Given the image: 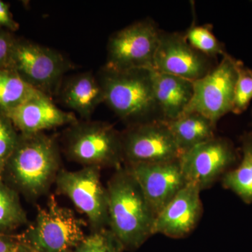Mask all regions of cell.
Returning <instances> with one entry per match:
<instances>
[{"instance_id":"cell-1","label":"cell","mask_w":252,"mask_h":252,"mask_svg":"<svg viewBox=\"0 0 252 252\" xmlns=\"http://www.w3.org/2000/svg\"><path fill=\"white\" fill-rule=\"evenodd\" d=\"M61 169L59 144L45 132L21 135L8 160L3 180L28 200L46 195Z\"/></svg>"},{"instance_id":"cell-2","label":"cell","mask_w":252,"mask_h":252,"mask_svg":"<svg viewBox=\"0 0 252 252\" xmlns=\"http://www.w3.org/2000/svg\"><path fill=\"white\" fill-rule=\"evenodd\" d=\"M106 188L109 229L124 250H137L154 235L155 214L127 167L116 170Z\"/></svg>"},{"instance_id":"cell-3","label":"cell","mask_w":252,"mask_h":252,"mask_svg":"<svg viewBox=\"0 0 252 252\" xmlns=\"http://www.w3.org/2000/svg\"><path fill=\"white\" fill-rule=\"evenodd\" d=\"M97 77L104 103L128 126L164 122L154 94L152 69L117 70L104 66Z\"/></svg>"},{"instance_id":"cell-4","label":"cell","mask_w":252,"mask_h":252,"mask_svg":"<svg viewBox=\"0 0 252 252\" xmlns=\"http://www.w3.org/2000/svg\"><path fill=\"white\" fill-rule=\"evenodd\" d=\"M63 147L67 158L83 167L116 170L124 162L122 132L108 123L78 120L64 132Z\"/></svg>"},{"instance_id":"cell-5","label":"cell","mask_w":252,"mask_h":252,"mask_svg":"<svg viewBox=\"0 0 252 252\" xmlns=\"http://www.w3.org/2000/svg\"><path fill=\"white\" fill-rule=\"evenodd\" d=\"M84 229L82 220L74 212L51 196L21 235L32 252H69L85 238Z\"/></svg>"},{"instance_id":"cell-6","label":"cell","mask_w":252,"mask_h":252,"mask_svg":"<svg viewBox=\"0 0 252 252\" xmlns=\"http://www.w3.org/2000/svg\"><path fill=\"white\" fill-rule=\"evenodd\" d=\"M73 66L59 51L18 38L9 69L36 90L51 97L59 94L63 77Z\"/></svg>"},{"instance_id":"cell-7","label":"cell","mask_w":252,"mask_h":252,"mask_svg":"<svg viewBox=\"0 0 252 252\" xmlns=\"http://www.w3.org/2000/svg\"><path fill=\"white\" fill-rule=\"evenodd\" d=\"M240 63L225 54L206 76L194 81L193 97L185 113H198L217 126L222 117L233 112Z\"/></svg>"},{"instance_id":"cell-8","label":"cell","mask_w":252,"mask_h":252,"mask_svg":"<svg viewBox=\"0 0 252 252\" xmlns=\"http://www.w3.org/2000/svg\"><path fill=\"white\" fill-rule=\"evenodd\" d=\"M100 170L97 167H83L76 171L62 169L55 182L57 191L86 215L93 231L109 227L108 197Z\"/></svg>"},{"instance_id":"cell-9","label":"cell","mask_w":252,"mask_h":252,"mask_svg":"<svg viewBox=\"0 0 252 252\" xmlns=\"http://www.w3.org/2000/svg\"><path fill=\"white\" fill-rule=\"evenodd\" d=\"M161 31L152 20L132 23L109 37L104 66L117 70L154 69Z\"/></svg>"},{"instance_id":"cell-10","label":"cell","mask_w":252,"mask_h":252,"mask_svg":"<svg viewBox=\"0 0 252 252\" xmlns=\"http://www.w3.org/2000/svg\"><path fill=\"white\" fill-rule=\"evenodd\" d=\"M122 139L127 165L175 161L182 156L167 123L162 121L128 126Z\"/></svg>"},{"instance_id":"cell-11","label":"cell","mask_w":252,"mask_h":252,"mask_svg":"<svg viewBox=\"0 0 252 252\" xmlns=\"http://www.w3.org/2000/svg\"><path fill=\"white\" fill-rule=\"evenodd\" d=\"M238 160L233 144L227 139L215 137L182 154L180 163L187 183L200 190L209 188L223 177Z\"/></svg>"},{"instance_id":"cell-12","label":"cell","mask_w":252,"mask_h":252,"mask_svg":"<svg viewBox=\"0 0 252 252\" xmlns=\"http://www.w3.org/2000/svg\"><path fill=\"white\" fill-rule=\"evenodd\" d=\"M212 60L194 49L185 34L161 31L153 69L194 82L215 67Z\"/></svg>"},{"instance_id":"cell-13","label":"cell","mask_w":252,"mask_h":252,"mask_svg":"<svg viewBox=\"0 0 252 252\" xmlns=\"http://www.w3.org/2000/svg\"><path fill=\"white\" fill-rule=\"evenodd\" d=\"M156 217L187 183L180 160L127 165Z\"/></svg>"},{"instance_id":"cell-14","label":"cell","mask_w":252,"mask_h":252,"mask_svg":"<svg viewBox=\"0 0 252 252\" xmlns=\"http://www.w3.org/2000/svg\"><path fill=\"white\" fill-rule=\"evenodd\" d=\"M200 192L195 184H186L156 217L154 234L160 233L172 238L189 235L198 224L203 213Z\"/></svg>"},{"instance_id":"cell-15","label":"cell","mask_w":252,"mask_h":252,"mask_svg":"<svg viewBox=\"0 0 252 252\" xmlns=\"http://www.w3.org/2000/svg\"><path fill=\"white\" fill-rule=\"evenodd\" d=\"M21 135H28L69 126L77 122L74 113L58 107L52 99L41 94L5 114Z\"/></svg>"},{"instance_id":"cell-16","label":"cell","mask_w":252,"mask_h":252,"mask_svg":"<svg viewBox=\"0 0 252 252\" xmlns=\"http://www.w3.org/2000/svg\"><path fill=\"white\" fill-rule=\"evenodd\" d=\"M58 94L63 105L77 113L83 120H89L96 108L104 102L100 83L91 72L69 77L63 82Z\"/></svg>"},{"instance_id":"cell-17","label":"cell","mask_w":252,"mask_h":252,"mask_svg":"<svg viewBox=\"0 0 252 252\" xmlns=\"http://www.w3.org/2000/svg\"><path fill=\"white\" fill-rule=\"evenodd\" d=\"M154 94L164 122L175 120L185 113L193 95V82L152 69Z\"/></svg>"},{"instance_id":"cell-18","label":"cell","mask_w":252,"mask_h":252,"mask_svg":"<svg viewBox=\"0 0 252 252\" xmlns=\"http://www.w3.org/2000/svg\"><path fill=\"white\" fill-rule=\"evenodd\" d=\"M166 123L182 154L215 137L216 126L198 113H185Z\"/></svg>"},{"instance_id":"cell-19","label":"cell","mask_w":252,"mask_h":252,"mask_svg":"<svg viewBox=\"0 0 252 252\" xmlns=\"http://www.w3.org/2000/svg\"><path fill=\"white\" fill-rule=\"evenodd\" d=\"M241 162L223 176L222 184L238 195L245 203H252V134L242 137Z\"/></svg>"},{"instance_id":"cell-20","label":"cell","mask_w":252,"mask_h":252,"mask_svg":"<svg viewBox=\"0 0 252 252\" xmlns=\"http://www.w3.org/2000/svg\"><path fill=\"white\" fill-rule=\"evenodd\" d=\"M41 94H44L28 84L13 69H0V112L5 114Z\"/></svg>"},{"instance_id":"cell-21","label":"cell","mask_w":252,"mask_h":252,"mask_svg":"<svg viewBox=\"0 0 252 252\" xmlns=\"http://www.w3.org/2000/svg\"><path fill=\"white\" fill-rule=\"evenodd\" d=\"M28 223L19 193L0 179V232L11 233Z\"/></svg>"},{"instance_id":"cell-22","label":"cell","mask_w":252,"mask_h":252,"mask_svg":"<svg viewBox=\"0 0 252 252\" xmlns=\"http://www.w3.org/2000/svg\"><path fill=\"white\" fill-rule=\"evenodd\" d=\"M186 39L199 52L215 59L219 56H224V46L217 39L207 26H193L185 34Z\"/></svg>"},{"instance_id":"cell-23","label":"cell","mask_w":252,"mask_h":252,"mask_svg":"<svg viewBox=\"0 0 252 252\" xmlns=\"http://www.w3.org/2000/svg\"><path fill=\"white\" fill-rule=\"evenodd\" d=\"M124 248L109 228L94 230L86 235L73 252H123Z\"/></svg>"},{"instance_id":"cell-24","label":"cell","mask_w":252,"mask_h":252,"mask_svg":"<svg viewBox=\"0 0 252 252\" xmlns=\"http://www.w3.org/2000/svg\"><path fill=\"white\" fill-rule=\"evenodd\" d=\"M19 132L4 113L0 112V179L19 140Z\"/></svg>"},{"instance_id":"cell-25","label":"cell","mask_w":252,"mask_h":252,"mask_svg":"<svg viewBox=\"0 0 252 252\" xmlns=\"http://www.w3.org/2000/svg\"><path fill=\"white\" fill-rule=\"evenodd\" d=\"M252 99V70L240 62L235 84L233 113L240 114L248 108Z\"/></svg>"},{"instance_id":"cell-26","label":"cell","mask_w":252,"mask_h":252,"mask_svg":"<svg viewBox=\"0 0 252 252\" xmlns=\"http://www.w3.org/2000/svg\"><path fill=\"white\" fill-rule=\"evenodd\" d=\"M17 39L11 32L0 29V69H9Z\"/></svg>"},{"instance_id":"cell-27","label":"cell","mask_w":252,"mask_h":252,"mask_svg":"<svg viewBox=\"0 0 252 252\" xmlns=\"http://www.w3.org/2000/svg\"><path fill=\"white\" fill-rule=\"evenodd\" d=\"M0 252H32L21 234L0 232Z\"/></svg>"},{"instance_id":"cell-28","label":"cell","mask_w":252,"mask_h":252,"mask_svg":"<svg viewBox=\"0 0 252 252\" xmlns=\"http://www.w3.org/2000/svg\"><path fill=\"white\" fill-rule=\"evenodd\" d=\"M0 29L14 32L19 29V24L15 21L8 3L0 0Z\"/></svg>"},{"instance_id":"cell-29","label":"cell","mask_w":252,"mask_h":252,"mask_svg":"<svg viewBox=\"0 0 252 252\" xmlns=\"http://www.w3.org/2000/svg\"><path fill=\"white\" fill-rule=\"evenodd\" d=\"M251 70H252V69H251Z\"/></svg>"},{"instance_id":"cell-30","label":"cell","mask_w":252,"mask_h":252,"mask_svg":"<svg viewBox=\"0 0 252 252\" xmlns=\"http://www.w3.org/2000/svg\"><path fill=\"white\" fill-rule=\"evenodd\" d=\"M73 252V251H72V252Z\"/></svg>"}]
</instances>
